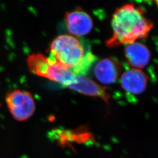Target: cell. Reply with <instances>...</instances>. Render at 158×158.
Returning a JSON list of instances; mask_svg holds the SVG:
<instances>
[{
  "label": "cell",
  "instance_id": "10",
  "mask_svg": "<svg viewBox=\"0 0 158 158\" xmlns=\"http://www.w3.org/2000/svg\"><path fill=\"white\" fill-rule=\"evenodd\" d=\"M29 71L32 73L41 77L45 78L46 74L50 64L48 57L38 53L30 55L27 60Z\"/></svg>",
  "mask_w": 158,
  "mask_h": 158
},
{
  "label": "cell",
  "instance_id": "1",
  "mask_svg": "<svg viewBox=\"0 0 158 158\" xmlns=\"http://www.w3.org/2000/svg\"><path fill=\"white\" fill-rule=\"evenodd\" d=\"M111 27L112 35L106 44L109 48H116L147 38L153 24L141 7L127 4L114 12Z\"/></svg>",
  "mask_w": 158,
  "mask_h": 158
},
{
  "label": "cell",
  "instance_id": "4",
  "mask_svg": "<svg viewBox=\"0 0 158 158\" xmlns=\"http://www.w3.org/2000/svg\"><path fill=\"white\" fill-rule=\"evenodd\" d=\"M68 32L76 37L84 36L89 34L93 27L90 15L81 8L68 12L64 16Z\"/></svg>",
  "mask_w": 158,
  "mask_h": 158
},
{
  "label": "cell",
  "instance_id": "6",
  "mask_svg": "<svg viewBox=\"0 0 158 158\" xmlns=\"http://www.w3.org/2000/svg\"><path fill=\"white\" fill-rule=\"evenodd\" d=\"M68 88L85 96L100 98L107 103L110 99V95L106 87L85 76L77 74L74 81Z\"/></svg>",
  "mask_w": 158,
  "mask_h": 158
},
{
  "label": "cell",
  "instance_id": "2",
  "mask_svg": "<svg viewBox=\"0 0 158 158\" xmlns=\"http://www.w3.org/2000/svg\"><path fill=\"white\" fill-rule=\"evenodd\" d=\"M49 52V58L77 75H86L97 60V57L81 40L70 35L56 37L51 43Z\"/></svg>",
  "mask_w": 158,
  "mask_h": 158
},
{
  "label": "cell",
  "instance_id": "7",
  "mask_svg": "<svg viewBox=\"0 0 158 158\" xmlns=\"http://www.w3.org/2000/svg\"><path fill=\"white\" fill-rule=\"evenodd\" d=\"M121 67L118 62L113 57H106L97 63L94 69V73L100 83L103 85H112L118 79Z\"/></svg>",
  "mask_w": 158,
  "mask_h": 158
},
{
  "label": "cell",
  "instance_id": "9",
  "mask_svg": "<svg viewBox=\"0 0 158 158\" xmlns=\"http://www.w3.org/2000/svg\"><path fill=\"white\" fill-rule=\"evenodd\" d=\"M49 59L50 64L46 74L45 78L68 88L74 81L77 74L73 73L62 64L49 57Z\"/></svg>",
  "mask_w": 158,
  "mask_h": 158
},
{
  "label": "cell",
  "instance_id": "5",
  "mask_svg": "<svg viewBox=\"0 0 158 158\" xmlns=\"http://www.w3.org/2000/svg\"><path fill=\"white\" fill-rule=\"evenodd\" d=\"M148 77L141 69L131 68L123 73L120 84L124 90L130 95H139L147 89Z\"/></svg>",
  "mask_w": 158,
  "mask_h": 158
},
{
  "label": "cell",
  "instance_id": "11",
  "mask_svg": "<svg viewBox=\"0 0 158 158\" xmlns=\"http://www.w3.org/2000/svg\"><path fill=\"white\" fill-rule=\"evenodd\" d=\"M136 1H155V2L157 4L158 6V0H136Z\"/></svg>",
  "mask_w": 158,
  "mask_h": 158
},
{
  "label": "cell",
  "instance_id": "3",
  "mask_svg": "<svg viewBox=\"0 0 158 158\" xmlns=\"http://www.w3.org/2000/svg\"><path fill=\"white\" fill-rule=\"evenodd\" d=\"M6 102L12 116L18 121L28 119L35 112L34 97L27 91L16 89L8 92L6 96Z\"/></svg>",
  "mask_w": 158,
  "mask_h": 158
},
{
  "label": "cell",
  "instance_id": "8",
  "mask_svg": "<svg viewBox=\"0 0 158 158\" xmlns=\"http://www.w3.org/2000/svg\"><path fill=\"white\" fill-rule=\"evenodd\" d=\"M125 57L132 68L141 69L145 68L151 59V52L146 46L139 42L126 45Z\"/></svg>",
  "mask_w": 158,
  "mask_h": 158
}]
</instances>
